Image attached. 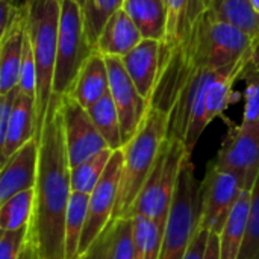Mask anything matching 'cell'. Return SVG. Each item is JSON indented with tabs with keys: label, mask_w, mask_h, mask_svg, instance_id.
<instances>
[{
	"label": "cell",
	"mask_w": 259,
	"mask_h": 259,
	"mask_svg": "<svg viewBox=\"0 0 259 259\" xmlns=\"http://www.w3.org/2000/svg\"><path fill=\"white\" fill-rule=\"evenodd\" d=\"M38 176L30 237L41 259H65V215L71 196V165L61 114V96L52 94L38 134Z\"/></svg>",
	"instance_id": "6da1fadb"
},
{
	"label": "cell",
	"mask_w": 259,
	"mask_h": 259,
	"mask_svg": "<svg viewBox=\"0 0 259 259\" xmlns=\"http://www.w3.org/2000/svg\"><path fill=\"white\" fill-rule=\"evenodd\" d=\"M252 56L253 50L232 65L203 68L182 90L168 114V137L181 140L190 155L205 127L226 109L232 87Z\"/></svg>",
	"instance_id": "7a4b0ae2"
},
{
	"label": "cell",
	"mask_w": 259,
	"mask_h": 259,
	"mask_svg": "<svg viewBox=\"0 0 259 259\" xmlns=\"http://www.w3.org/2000/svg\"><path fill=\"white\" fill-rule=\"evenodd\" d=\"M168 135V114L149 106L137 134L123 146V171L112 220L132 217L137 197L150 176Z\"/></svg>",
	"instance_id": "3957f363"
},
{
	"label": "cell",
	"mask_w": 259,
	"mask_h": 259,
	"mask_svg": "<svg viewBox=\"0 0 259 259\" xmlns=\"http://www.w3.org/2000/svg\"><path fill=\"white\" fill-rule=\"evenodd\" d=\"M62 0H33L27 8V36L36 65V137L53 94Z\"/></svg>",
	"instance_id": "277c9868"
},
{
	"label": "cell",
	"mask_w": 259,
	"mask_h": 259,
	"mask_svg": "<svg viewBox=\"0 0 259 259\" xmlns=\"http://www.w3.org/2000/svg\"><path fill=\"white\" fill-rule=\"evenodd\" d=\"M202 215L200 182L194 175L191 155L187 153L178 178V185L167 219L159 259H185L199 229Z\"/></svg>",
	"instance_id": "5b68a950"
},
{
	"label": "cell",
	"mask_w": 259,
	"mask_h": 259,
	"mask_svg": "<svg viewBox=\"0 0 259 259\" xmlns=\"http://www.w3.org/2000/svg\"><path fill=\"white\" fill-rule=\"evenodd\" d=\"M185 144L167 135L155 167L141 188L132 209L134 215H143L155 220L162 231H165L167 219L173 203L179 171L187 155Z\"/></svg>",
	"instance_id": "8992f818"
},
{
	"label": "cell",
	"mask_w": 259,
	"mask_h": 259,
	"mask_svg": "<svg viewBox=\"0 0 259 259\" xmlns=\"http://www.w3.org/2000/svg\"><path fill=\"white\" fill-rule=\"evenodd\" d=\"M94 50L96 47L85 32L82 6L76 0H62L53 94L64 96L70 93L85 61Z\"/></svg>",
	"instance_id": "52a82bcc"
},
{
	"label": "cell",
	"mask_w": 259,
	"mask_h": 259,
	"mask_svg": "<svg viewBox=\"0 0 259 259\" xmlns=\"http://www.w3.org/2000/svg\"><path fill=\"white\" fill-rule=\"evenodd\" d=\"M200 226L220 235L231 211L244 191V182L237 173L211 162L203 181L200 182Z\"/></svg>",
	"instance_id": "ba28073f"
},
{
	"label": "cell",
	"mask_w": 259,
	"mask_h": 259,
	"mask_svg": "<svg viewBox=\"0 0 259 259\" xmlns=\"http://www.w3.org/2000/svg\"><path fill=\"white\" fill-rule=\"evenodd\" d=\"M121 171H123V149H118L114 150L102 179L90 194L88 215H87L85 229L80 241L79 256L91 247V244L100 237V234L112 222V215L118 200Z\"/></svg>",
	"instance_id": "9c48e42d"
},
{
	"label": "cell",
	"mask_w": 259,
	"mask_h": 259,
	"mask_svg": "<svg viewBox=\"0 0 259 259\" xmlns=\"http://www.w3.org/2000/svg\"><path fill=\"white\" fill-rule=\"evenodd\" d=\"M61 114L71 167H76L102 150L109 149L103 135L90 117L88 109L73 96H61Z\"/></svg>",
	"instance_id": "30bf717a"
},
{
	"label": "cell",
	"mask_w": 259,
	"mask_h": 259,
	"mask_svg": "<svg viewBox=\"0 0 259 259\" xmlns=\"http://www.w3.org/2000/svg\"><path fill=\"white\" fill-rule=\"evenodd\" d=\"M212 162L237 173L244 190H252L259 175V123L231 127Z\"/></svg>",
	"instance_id": "8fae6325"
},
{
	"label": "cell",
	"mask_w": 259,
	"mask_h": 259,
	"mask_svg": "<svg viewBox=\"0 0 259 259\" xmlns=\"http://www.w3.org/2000/svg\"><path fill=\"white\" fill-rule=\"evenodd\" d=\"M202 20L209 68L232 65L253 50V38L235 24L217 18L209 9Z\"/></svg>",
	"instance_id": "7c38bea8"
},
{
	"label": "cell",
	"mask_w": 259,
	"mask_h": 259,
	"mask_svg": "<svg viewBox=\"0 0 259 259\" xmlns=\"http://www.w3.org/2000/svg\"><path fill=\"white\" fill-rule=\"evenodd\" d=\"M109 74V91L118 111L123 146L137 134L140 124L143 123L150 102L144 99L131 76L127 74L121 58L105 56Z\"/></svg>",
	"instance_id": "4fadbf2b"
},
{
	"label": "cell",
	"mask_w": 259,
	"mask_h": 259,
	"mask_svg": "<svg viewBox=\"0 0 259 259\" xmlns=\"http://www.w3.org/2000/svg\"><path fill=\"white\" fill-rule=\"evenodd\" d=\"M38 176V138H32L5 162L0 171V203L11 196L32 190Z\"/></svg>",
	"instance_id": "5bb4252c"
},
{
	"label": "cell",
	"mask_w": 259,
	"mask_h": 259,
	"mask_svg": "<svg viewBox=\"0 0 259 259\" xmlns=\"http://www.w3.org/2000/svg\"><path fill=\"white\" fill-rule=\"evenodd\" d=\"M121 61L140 94L150 102L159 73L161 41L143 38L140 44L121 56Z\"/></svg>",
	"instance_id": "9a60e30c"
},
{
	"label": "cell",
	"mask_w": 259,
	"mask_h": 259,
	"mask_svg": "<svg viewBox=\"0 0 259 259\" xmlns=\"http://www.w3.org/2000/svg\"><path fill=\"white\" fill-rule=\"evenodd\" d=\"M27 9H24L17 20L2 32L0 47V94L18 87L20 65L23 58L24 39H26Z\"/></svg>",
	"instance_id": "2e32d148"
},
{
	"label": "cell",
	"mask_w": 259,
	"mask_h": 259,
	"mask_svg": "<svg viewBox=\"0 0 259 259\" xmlns=\"http://www.w3.org/2000/svg\"><path fill=\"white\" fill-rule=\"evenodd\" d=\"M36 137V102L35 97L18 93L3 141L0 143L2 162H5L14 152Z\"/></svg>",
	"instance_id": "e0dca14e"
},
{
	"label": "cell",
	"mask_w": 259,
	"mask_h": 259,
	"mask_svg": "<svg viewBox=\"0 0 259 259\" xmlns=\"http://www.w3.org/2000/svg\"><path fill=\"white\" fill-rule=\"evenodd\" d=\"M211 0H167V32L161 41V56L181 44L197 20L209 9Z\"/></svg>",
	"instance_id": "ac0fdd59"
},
{
	"label": "cell",
	"mask_w": 259,
	"mask_h": 259,
	"mask_svg": "<svg viewBox=\"0 0 259 259\" xmlns=\"http://www.w3.org/2000/svg\"><path fill=\"white\" fill-rule=\"evenodd\" d=\"M143 39L137 24L121 8L105 23L96 49L103 56H124Z\"/></svg>",
	"instance_id": "d6986e66"
},
{
	"label": "cell",
	"mask_w": 259,
	"mask_h": 259,
	"mask_svg": "<svg viewBox=\"0 0 259 259\" xmlns=\"http://www.w3.org/2000/svg\"><path fill=\"white\" fill-rule=\"evenodd\" d=\"M109 91V74L106 58L96 49L85 61L70 96H73L83 108H90Z\"/></svg>",
	"instance_id": "ffe728a7"
},
{
	"label": "cell",
	"mask_w": 259,
	"mask_h": 259,
	"mask_svg": "<svg viewBox=\"0 0 259 259\" xmlns=\"http://www.w3.org/2000/svg\"><path fill=\"white\" fill-rule=\"evenodd\" d=\"M123 9L137 24L143 38L164 41L167 32L165 0H124Z\"/></svg>",
	"instance_id": "44dd1931"
},
{
	"label": "cell",
	"mask_w": 259,
	"mask_h": 259,
	"mask_svg": "<svg viewBox=\"0 0 259 259\" xmlns=\"http://www.w3.org/2000/svg\"><path fill=\"white\" fill-rule=\"evenodd\" d=\"M250 199H252V190H244L220 232L222 259H238L240 256L241 246L244 243L246 232H247Z\"/></svg>",
	"instance_id": "7402d4cb"
},
{
	"label": "cell",
	"mask_w": 259,
	"mask_h": 259,
	"mask_svg": "<svg viewBox=\"0 0 259 259\" xmlns=\"http://www.w3.org/2000/svg\"><path fill=\"white\" fill-rule=\"evenodd\" d=\"M209 11L244 30L253 41L259 38V12L252 0H211Z\"/></svg>",
	"instance_id": "603a6c76"
},
{
	"label": "cell",
	"mask_w": 259,
	"mask_h": 259,
	"mask_svg": "<svg viewBox=\"0 0 259 259\" xmlns=\"http://www.w3.org/2000/svg\"><path fill=\"white\" fill-rule=\"evenodd\" d=\"M90 196L71 193L65 215V259L79 258L80 241L88 215Z\"/></svg>",
	"instance_id": "cb8c5ba5"
},
{
	"label": "cell",
	"mask_w": 259,
	"mask_h": 259,
	"mask_svg": "<svg viewBox=\"0 0 259 259\" xmlns=\"http://www.w3.org/2000/svg\"><path fill=\"white\" fill-rule=\"evenodd\" d=\"M88 114L93 118L97 129L100 131V134L103 135L109 149L112 150L123 149L120 117H118V111L114 103V99L111 96V91H108L102 99L93 103L88 108Z\"/></svg>",
	"instance_id": "d4e9b609"
},
{
	"label": "cell",
	"mask_w": 259,
	"mask_h": 259,
	"mask_svg": "<svg viewBox=\"0 0 259 259\" xmlns=\"http://www.w3.org/2000/svg\"><path fill=\"white\" fill-rule=\"evenodd\" d=\"M35 211V188L17 193L0 203V229L15 231L29 226Z\"/></svg>",
	"instance_id": "484cf974"
},
{
	"label": "cell",
	"mask_w": 259,
	"mask_h": 259,
	"mask_svg": "<svg viewBox=\"0 0 259 259\" xmlns=\"http://www.w3.org/2000/svg\"><path fill=\"white\" fill-rule=\"evenodd\" d=\"M112 153V149H105L82 164L71 167V191L90 196L102 179Z\"/></svg>",
	"instance_id": "4316f807"
},
{
	"label": "cell",
	"mask_w": 259,
	"mask_h": 259,
	"mask_svg": "<svg viewBox=\"0 0 259 259\" xmlns=\"http://www.w3.org/2000/svg\"><path fill=\"white\" fill-rule=\"evenodd\" d=\"M134 240L137 259H159L164 231L147 217L134 215Z\"/></svg>",
	"instance_id": "83f0119b"
},
{
	"label": "cell",
	"mask_w": 259,
	"mask_h": 259,
	"mask_svg": "<svg viewBox=\"0 0 259 259\" xmlns=\"http://www.w3.org/2000/svg\"><path fill=\"white\" fill-rule=\"evenodd\" d=\"M124 0H85L82 5L85 32L90 42L96 47L100 32L109 17L123 8Z\"/></svg>",
	"instance_id": "f1b7e54d"
},
{
	"label": "cell",
	"mask_w": 259,
	"mask_h": 259,
	"mask_svg": "<svg viewBox=\"0 0 259 259\" xmlns=\"http://www.w3.org/2000/svg\"><path fill=\"white\" fill-rule=\"evenodd\" d=\"M240 79H244L246 82V106L241 123H259V61H256L253 56L243 68Z\"/></svg>",
	"instance_id": "f546056e"
},
{
	"label": "cell",
	"mask_w": 259,
	"mask_h": 259,
	"mask_svg": "<svg viewBox=\"0 0 259 259\" xmlns=\"http://www.w3.org/2000/svg\"><path fill=\"white\" fill-rule=\"evenodd\" d=\"M238 259H259V175L252 188L247 232Z\"/></svg>",
	"instance_id": "4dcf8cb0"
},
{
	"label": "cell",
	"mask_w": 259,
	"mask_h": 259,
	"mask_svg": "<svg viewBox=\"0 0 259 259\" xmlns=\"http://www.w3.org/2000/svg\"><path fill=\"white\" fill-rule=\"evenodd\" d=\"M112 259H137L132 217L115 220V243Z\"/></svg>",
	"instance_id": "1f68e13d"
},
{
	"label": "cell",
	"mask_w": 259,
	"mask_h": 259,
	"mask_svg": "<svg viewBox=\"0 0 259 259\" xmlns=\"http://www.w3.org/2000/svg\"><path fill=\"white\" fill-rule=\"evenodd\" d=\"M18 88L23 94L36 97V65H35V58H33V52H32V46H30L27 32H26V39H24L21 65H20Z\"/></svg>",
	"instance_id": "d6a6232c"
},
{
	"label": "cell",
	"mask_w": 259,
	"mask_h": 259,
	"mask_svg": "<svg viewBox=\"0 0 259 259\" xmlns=\"http://www.w3.org/2000/svg\"><path fill=\"white\" fill-rule=\"evenodd\" d=\"M30 235V225L15 229L3 231L0 237V259H18Z\"/></svg>",
	"instance_id": "836d02e7"
},
{
	"label": "cell",
	"mask_w": 259,
	"mask_h": 259,
	"mask_svg": "<svg viewBox=\"0 0 259 259\" xmlns=\"http://www.w3.org/2000/svg\"><path fill=\"white\" fill-rule=\"evenodd\" d=\"M115 243V220H112L100 237L91 244V247L82 253L79 259H112Z\"/></svg>",
	"instance_id": "e575fe53"
},
{
	"label": "cell",
	"mask_w": 259,
	"mask_h": 259,
	"mask_svg": "<svg viewBox=\"0 0 259 259\" xmlns=\"http://www.w3.org/2000/svg\"><path fill=\"white\" fill-rule=\"evenodd\" d=\"M20 93V88L15 87L14 90L8 91L6 94H0V143L5 138L6 134V127H8V121L15 103V99Z\"/></svg>",
	"instance_id": "d590c367"
},
{
	"label": "cell",
	"mask_w": 259,
	"mask_h": 259,
	"mask_svg": "<svg viewBox=\"0 0 259 259\" xmlns=\"http://www.w3.org/2000/svg\"><path fill=\"white\" fill-rule=\"evenodd\" d=\"M208 238H209V231L203 229L199 225V229L190 244V249L187 252L185 259H203L205 250H206V244H208Z\"/></svg>",
	"instance_id": "8d00e7d4"
},
{
	"label": "cell",
	"mask_w": 259,
	"mask_h": 259,
	"mask_svg": "<svg viewBox=\"0 0 259 259\" xmlns=\"http://www.w3.org/2000/svg\"><path fill=\"white\" fill-rule=\"evenodd\" d=\"M203 259H222V250H220V235L209 232L208 244Z\"/></svg>",
	"instance_id": "74e56055"
},
{
	"label": "cell",
	"mask_w": 259,
	"mask_h": 259,
	"mask_svg": "<svg viewBox=\"0 0 259 259\" xmlns=\"http://www.w3.org/2000/svg\"><path fill=\"white\" fill-rule=\"evenodd\" d=\"M18 259H41L39 256V252H38V247L35 244V241L32 240V237L29 235V240L21 252V255L18 256Z\"/></svg>",
	"instance_id": "f35d334b"
},
{
	"label": "cell",
	"mask_w": 259,
	"mask_h": 259,
	"mask_svg": "<svg viewBox=\"0 0 259 259\" xmlns=\"http://www.w3.org/2000/svg\"><path fill=\"white\" fill-rule=\"evenodd\" d=\"M253 58L259 61V38L255 41V46H253Z\"/></svg>",
	"instance_id": "ab89813d"
},
{
	"label": "cell",
	"mask_w": 259,
	"mask_h": 259,
	"mask_svg": "<svg viewBox=\"0 0 259 259\" xmlns=\"http://www.w3.org/2000/svg\"><path fill=\"white\" fill-rule=\"evenodd\" d=\"M253 2V5H255V8H256V11L259 12V0H252Z\"/></svg>",
	"instance_id": "60d3db41"
},
{
	"label": "cell",
	"mask_w": 259,
	"mask_h": 259,
	"mask_svg": "<svg viewBox=\"0 0 259 259\" xmlns=\"http://www.w3.org/2000/svg\"><path fill=\"white\" fill-rule=\"evenodd\" d=\"M76 2H77V3H79V5H80V6H82V5H83V2H85V0H76Z\"/></svg>",
	"instance_id": "b9f144b4"
},
{
	"label": "cell",
	"mask_w": 259,
	"mask_h": 259,
	"mask_svg": "<svg viewBox=\"0 0 259 259\" xmlns=\"http://www.w3.org/2000/svg\"><path fill=\"white\" fill-rule=\"evenodd\" d=\"M0 2H9L11 3V0H0Z\"/></svg>",
	"instance_id": "7bdbcfd3"
},
{
	"label": "cell",
	"mask_w": 259,
	"mask_h": 259,
	"mask_svg": "<svg viewBox=\"0 0 259 259\" xmlns=\"http://www.w3.org/2000/svg\"><path fill=\"white\" fill-rule=\"evenodd\" d=\"M165 2H167V0H165Z\"/></svg>",
	"instance_id": "ee69618b"
}]
</instances>
